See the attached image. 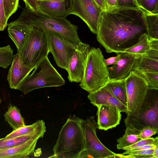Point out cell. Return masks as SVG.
Returning a JSON list of instances; mask_svg holds the SVG:
<instances>
[{"label": "cell", "mask_w": 158, "mask_h": 158, "mask_svg": "<svg viewBox=\"0 0 158 158\" xmlns=\"http://www.w3.org/2000/svg\"><path fill=\"white\" fill-rule=\"evenodd\" d=\"M145 33V15L141 9L116 7L101 11L96 38L107 52L116 53L136 44Z\"/></svg>", "instance_id": "cell-1"}, {"label": "cell", "mask_w": 158, "mask_h": 158, "mask_svg": "<svg viewBox=\"0 0 158 158\" xmlns=\"http://www.w3.org/2000/svg\"><path fill=\"white\" fill-rule=\"evenodd\" d=\"M83 120L70 115L62 127L49 158H85L84 136L82 129Z\"/></svg>", "instance_id": "cell-2"}, {"label": "cell", "mask_w": 158, "mask_h": 158, "mask_svg": "<svg viewBox=\"0 0 158 158\" xmlns=\"http://www.w3.org/2000/svg\"><path fill=\"white\" fill-rule=\"evenodd\" d=\"M16 20L30 27L58 34L75 44H77L81 41L78 35V27L66 18L33 11L25 6Z\"/></svg>", "instance_id": "cell-3"}, {"label": "cell", "mask_w": 158, "mask_h": 158, "mask_svg": "<svg viewBox=\"0 0 158 158\" xmlns=\"http://www.w3.org/2000/svg\"><path fill=\"white\" fill-rule=\"evenodd\" d=\"M100 49L91 48L87 58L83 75L79 85L89 93L104 86L110 80L108 67Z\"/></svg>", "instance_id": "cell-4"}, {"label": "cell", "mask_w": 158, "mask_h": 158, "mask_svg": "<svg viewBox=\"0 0 158 158\" xmlns=\"http://www.w3.org/2000/svg\"><path fill=\"white\" fill-rule=\"evenodd\" d=\"M34 69L18 88L24 94L36 89L58 87L65 84L64 80L52 65L48 56L42 60Z\"/></svg>", "instance_id": "cell-5"}, {"label": "cell", "mask_w": 158, "mask_h": 158, "mask_svg": "<svg viewBox=\"0 0 158 158\" xmlns=\"http://www.w3.org/2000/svg\"><path fill=\"white\" fill-rule=\"evenodd\" d=\"M49 52V45L45 31L30 27L23 46L18 53L23 63L35 68Z\"/></svg>", "instance_id": "cell-6"}, {"label": "cell", "mask_w": 158, "mask_h": 158, "mask_svg": "<svg viewBox=\"0 0 158 158\" xmlns=\"http://www.w3.org/2000/svg\"><path fill=\"white\" fill-rule=\"evenodd\" d=\"M124 122L126 127L138 130L147 127L158 129V89L148 88L139 109L127 115Z\"/></svg>", "instance_id": "cell-7"}, {"label": "cell", "mask_w": 158, "mask_h": 158, "mask_svg": "<svg viewBox=\"0 0 158 158\" xmlns=\"http://www.w3.org/2000/svg\"><path fill=\"white\" fill-rule=\"evenodd\" d=\"M92 116L83 120L82 129L84 136L85 152L88 158H113L117 154L106 147L96 135L98 125Z\"/></svg>", "instance_id": "cell-8"}, {"label": "cell", "mask_w": 158, "mask_h": 158, "mask_svg": "<svg viewBox=\"0 0 158 158\" xmlns=\"http://www.w3.org/2000/svg\"><path fill=\"white\" fill-rule=\"evenodd\" d=\"M128 115L137 111L142 105L148 87L146 81L139 73L133 71L125 79Z\"/></svg>", "instance_id": "cell-9"}, {"label": "cell", "mask_w": 158, "mask_h": 158, "mask_svg": "<svg viewBox=\"0 0 158 158\" xmlns=\"http://www.w3.org/2000/svg\"><path fill=\"white\" fill-rule=\"evenodd\" d=\"M46 32L49 45V52L52 54L58 66L67 70L69 60L77 44L58 34Z\"/></svg>", "instance_id": "cell-10"}, {"label": "cell", "mask_w": 158, "mask_h": 158, "mask_svg": "<svg viewBox=\"0 0 158 158\" xmlns=\"http://www.w3.org/2000/svg\"><path fill=\"white\" fill-rule=\"evenodd\" d=\"M71 14L81 18L91 31L97 34L102 11L94 0H71Z\"/></svg>", "instance_id": "cell-11"}, {"label": "cell", "mask_w": 158, "mask_h": 158, "mask_svg": "<svg viewBox=\"0 0 158 158\" xmlns=\"http://www.w3.org/2000/svg\"><path fill=\"white\" fill-rule=\"evenodd\" d=\"M90 49L89 44L81 41L77 44L69 60L66 70L69 81L79 83L81 80L87 58Z\"/></svg>", "instance_id": "cell-12"}, {"label": "cell", "mask_w": 158, "mask_h": 158, "mask_svg": "<svg viewBox=\"0 0 158 158\" xmlns=\"http://www.w3.org/2000/svg\"><path fill=\"white\" fill-rule=\"evenodd\" d=\"M120 54L121 59L116 64L108 67L110 80L126 79L133 71L135 60L140 54L121 52L116 53Z\"/></svg>", "instance_id": "cell-13"}, {"label": "cell", "mask_w": 158, "mask_h": 158, "mask_svg": "<svg viewBox=\"0 0 158 158\" xmlns=\"http://www.w3.org/2000/svg\"><path fill=\"white\" fill-rule=\"evenodd\" d=\"M98 128L105 131L118 125L121 118V112L112 106L101 105L97 107Z\"/></svg>", "instance_id": "cell-14"}, {"label": "cell", "mask_w": 158, "mask_h": 158, "mask_svg": "<svg viewBox=\"0 0 158 158\" xmlns=\"http://www.w3.org/2000/svg\"><path fill=\"white\" fill-rule=\"evenodd\" d=\"M34 68L24 64L18 52L14 55L7 76L10 87L18 89L22 81Z\"/></svg>", "instance_id": "cell-15"}, {"label": "cell", "mask_w": 158, "mask_h": 158, "mask_svg": "<svg viewBox=\"0 0 158 158\" xmlns=\"http://www.w3.org/2000/svg\"><path fill=\"white\" fill-rule=\"evenodd\" d=\"M37 2L40 12L61 18H66L71 14V0H50Z\"/></svg>", "instance_id": "cell-16"}, {"label": "cell", "mask_w": 158, "mask_h": 158, "mask_svg": "<svg viewBox=\"0 0 158 158\" xmlns=\"http://www.w3.org/2000/svg\"><path fill=\"white\" fill-rule=\"evenodd\" d=\"M88 98L90 103L97 107L101 105H110L116 107L121 112H127V107L104 86L95 91L89 93Z\"/></svg>", "instance_id": "cell-17"}, {"label": "cell", "mask_w": 158, "mask_h": 158, "mask_svg": "<svg viewBox=\"0 0 158 158\" xmlns=\"http://www.w3.org/2000/svg\"><path fill=\"white\" fill-rule=\"evenodd\" d=\"M36 137L19 145L0 149V158H27L34 152L37 142Z\"/></svg>", "instance_id": "cell-18"}, {"label": "cell", "mask_w": 158, "mask_h": 158, "mask_svg": "<svg viewBox=\"0 0 158 158\" xmlns=\"http://www.w3.org/2000/svg\"><path fill=\"white\" fill-rule=\"evenodd\" d=\"M7 26L9 36L15 44L17 52L19 53L23 46L27 31L30 27L17 20L8 23Z\"/></svg>", "instance_id": "cell-19"}, {"label": "cell", "mask_w": 158, "mask_h": 158, "mask_svg": "<svg viewBox=\"0 0 158 158\" xmlns=\"http://www.w3.org/2000/svg\"><path fill=\"white\" fill-rule=\"evenodd\" d=\"M46 131V128H44L16 137L0 139V149L17 146L36 137L42 138Z\"/></svg>", "instance_id": "cell-20"}, {"label": "cell", "mask_w": 158, "mask_h": 158, "mask_svg": "<svg viewBox=\"0 0 158 158\" xmlns=\"http://www.w3.org/2000/svg\"><path fill=\"white\" fill-rule=\"evenodd\" d=\"M104 86L118 100L127 107V96L125 79L109 80Z\"/></svg>", "instance_id": "cell-21"}, {"label": "cell", "mask_w": 158, "mask_h": 158, "mask_svg": "<svg viewBox=\"0 0 158 158\" xmlns=\"http://www.w3.org/2000/svg\"><path fill=\"white\" fill-rule=\"evenodd\" d=\"M133 71L158 72V59L146 54H139L135 62Z\"/></svg>", "instance_id": "cell-22"}, {"label": "cell", "mask_w": 158, "mask_h": 158, "mask_svg": "<svg viewBox=\"0 0 158 158\" xmlns=\"http://www.w3.org/2000/svg\"><path fill=\"white\" fill-rule=\"evenodd\" d=\"M4 116L5 121L13 128V131L25 125L20 110L16 106L10 104Z\"/></svg>", "instance_id": "cell-23"}, {"label": "cell", "mask_w": 158, "mask_h": 158, "mask_svg": "<svg viewBox=\"0 0 158 158\" xmlns=\"http://www.w3.org/2000/svg\"><path fill=\"white\" fill-rule=\"evenodd\" d=\"M126 127L124 135L117 139V148L118 149H123L142 139L139 135L140 131Z\"/></svg>", "instance_id": "cell-24"}, {"label": "cell", "mask_w": 158, "mask_h": 158, "mask_svg": "<svg viewBox=\"0 0 158 158\" xmlns=\"http://www.w3.org/2000/svg\"><path fill=\"white\" fill-rule=\"evenodd\" d=\"M46 128L45 123L43 120L37 121L32 124L25 125L17 130L13 131L5 138H10L29 134L36 131Z\"/></svg>", "instance_id": "cell-25"}, {"label": "cell", "mask_w": 158, "mask_h": 158, "mask_svg": "<svg viewBox=\"0 0 158 158\" xmlns=\"http://www.w3.org/2000/svg\"><path fill=\"white\" fill-rule=\"evenodd\" d=\"M144 12L147 34L148 37L158 39V14H152Z\"/></svg>", "instance_id": "cell-26"}, {"label": "cell", "mask_w": 158, "mask_h": 158, "mask_svg": "<svg viewBox=\"0 0 158 158\" xmlns=\"http://www.w3.org/2000/svg\"><path fill=\"white\" fill-rule=\"evenodd\" d=\"M150 49L149 38L146 33L141 35L137 43L131 47L125 49L123 52L144 54Z\"/></svg>", "instance_id": "cell-27"}, {"label": "cell", "mask_w": 158, "mask_h": 158, "mask_svg": "<svg viewBox=\"0 0 158 158\" xmlns=\"http://www.w3.org/2000/svg\"><path fill=\"white\" fill-rule=\"evenodd\" d=\"M14 50L10 45L0 47V67L7 69L11 64Z\"/></svg>", "instance_id": "cell-28"}, {"label": "cell", "mask_w": 158, "mask_h": 158, "mask_svg": "<svg viewBox=\"0 0 158 158\" xmlns=\"http://www.w3.org/2000/svg\"><path fill=\"white\" fill-rule=\"evenodd\" d=\"M138 7L144 12L158 14V0H135Z\"/></svg>", "instance_id": "cell-29"}, {"label": "cell", "mask_w": 158, "mask_h": 158, "mask_svg": "<svg viewBox=\"0 0 158 158\" xmlns=\"http://www.w3.org/2000/svg\"><path fill=\"white\" fill-rule=\"evenodd\" d=\"M135 71L145 79L149 88L158 89V72Z\"/></svg>", "instance_id": "cell-30"}, {"label": "cell", "mask_w": 158, "mask_h": 158, "mask_svg": "<svg viewBox=\"0 0 158 158\" xmlns=\"http://www.w3.org/2000/svg\"><path fill=\"white\" fill-rule=\"evenodd\" d=\"M19 0H3L5 15L8 20L9 18L18 10Z\"/></svg>", "instance_id": "cell-31"}, {"label": "cell", "mask_w": 158, "mask_h": 158, "mask_svg": "<svg viewBox=\"0 0 158 158\" xmlns=\"http://www.w3.org/2000/svg\"><path fill=\"white\" fill-rule=\"evenodd\" d=\"M158 144V137L156 138H149L146 139H142L134 144L124 148L123 150L128 151L132 149L141 147L144 145L149 144L156 145Z\"/></svg>", "instance_id": "cell-32"}, {"label": "cell", "mask_w": 158, "mask_h": 158, "mask_svg": "<svg viewBox=\"0 0 158 158\" xmlns=\"http://www.w3.org/2000/svg\"><path fill=\"white\" fill-rule=\"evenodd\" d=\"M154 149L147 150L126 151L122 154L124 155L131 156L132 158H143L145 155L152 154Z\"/></svg>", "instance_id": "cell-33"}, {"label": "cell", "mask_w": 158, "mask_h": 158, "mask_svg": "<svg viewBox=\"0 0 158 158\" xmlns=\"http://www.w3.org/2000/svg\"><path fill=\"white\" fill-rule=\"evenodd\" d=\"M8 20L5 15L3 0H0V31L6 29Z\"/></svg>", "instance_id": "cell-34"}, {"label": "cell", "mask_w": 158, "mask_h": 158, "mask_svg": "<svg viewBox=\"0 0 158 158\" xmlns=\"http://www.w3.org/2000/svg\"><path fill=\"white\" fill-rule=\"evenodd\" d=\"M158 129L151 127L144 128L139 133V135L141 139H147L157 133Z\"/></svg>", "instance_id": "cell-35"}, {"label": "cell", "mask_w": 158, "mask_h": 158, "mask_svg": "<svg viewBox=\"0 0 158 158\" xmlns=\"http://www.w3.org/2000/svg\"><path fill=\"white\" fill-rule=\"evenodd\" d=\"M117 7L139 8L135 0H118Z\"/></svg>", "instance_id": "cell-36"}, {"label": "cell", "mask_w": 158, "mask_h": 158, "mask_svg": "<svg viewBox=\"0 0 158 158\" xmlns=\"http://www.w3.org/2000/svg\"><path fill=\"white\" fill-rule=\"evenodd\" d=\"M25 2V6L31 10L35 12H39L38 4L36 0H22Z\"/></svg>", "instance_id": "cell-37"}, {"label": "cell", "mask_w": 158, "mask_h": 158, "mask_svg": "<svg viewBox=\"0 0 158 158\" xmlns=\"http://www.w3.org/2000/svg\"><path fill=\"white\" fill-rule=\"evenodd\" d=\"M121 59L120 54H117V56L109 58L107 59H104V62L105 65L107 66L110 65L116 64Z\"/></svg>", "instance_id": "cell-38"}, {"label": "cell", "mask_w": 158, "mask_h": 158, "mask_svg": "<svg viewBox=\"0 0 158 158\" xmlns=\"http://www.w3.org/2000/svg\"><path fill=\"white\" fill-rule=\"evenodd\" d=\"M118 0H105L106 11L117 7Z\"/></svg>", "instance_id": "cell-39"}, {"label": "cell", "mask_w": 158, "mask_h": 158, "mask_svg": "<svg viewBox=\"0 0 158 158\" xmlns=\"http://www.w3.org/2000/svg\"><path fill=\"white\" fill-rule=\"evenodd\" d=\"M157 145H158V144H157L156 145L153 144L147 145L139 147L134 148L129 151L143 150L154 149Z\"/></svg>", "instance_id": "cell-40"}, {"label": "cell", "mask_w": 158, "mask_h": 158, "mask_svg": "<svg viewBox=\"0 0 158 158\" xmlns=\"http://www.w3.org/2000/svg\"><path fill=\"white\" fill-rule=\"evenodd\" d=\"M149 39L150 49L158 50V39L149 38Z\"/></svg>", "instance_id": "cell-41"}, {"label": "cell", "mask_w": 158, "mask_h": 158, "mask_svg": "<svg viewBox=\"0 0 158 158\" xmlns=\"http://www.w3.org/2000/svg\"><path fill=\"white\" fill-rule=\"evenodd\" d=\"M102 11H106L105 0H94Z\"/></svg>", "instance_id": "cell-42"}, {"label": "cell", "mask_w": 158, "mask_h": 158, "mask_svg": "<svg viewBox=\"0 0 158 158\" xmlns=\"http://www.w3.org/2000/svg\"><path fill=\"white\" fill-rule=\"evenodd\" d=\"M152 155L154 158H158V145H157L154 148Z\"/></svg>", "instance_id": "cell-43"}, {"label": "cell", "mask_w": 158, "mask_h": 158, "mask_svg": "<svg viewBox=\"0 0 158 158\" xmlns=\"http://www.w3.org/2000/svg\"><path fill=\"white\" fill-rule=\"evenodd\" d=\"M37 2L38 1H47L50 0H36Z\"/></svg>", "instance_id": "cell-44"}, {"label": "cell", "mask_w": 158, "mask_h": 158, "mask_svg": "<svg viewBox=\"0 0 158 158\" xmlns=\"http://www.w3.org/2000/svg\"><path fill=\"white\" fill-rule=\"evenodd\" d=\"M1 98H0V104L1 103Z\"/></svg>", "instance_id": "cell-45"}]
</instances>
